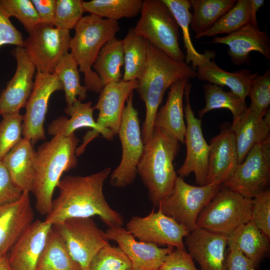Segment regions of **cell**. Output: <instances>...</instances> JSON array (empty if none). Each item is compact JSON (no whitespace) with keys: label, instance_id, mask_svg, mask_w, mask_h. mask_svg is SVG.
Listing matches in <instances>:
<instances>
[{"label":"cell","instance_id":"cell-40","mask_svg":"<svg viewBox=\"0 0 270 270\" xmlns=\"http://www.w3.org/2000/svg\"><path fill=\"white\" fill-rule=\"evenodd\" d=\"M0 8L8 17H15L30 34L40 22L30 0H0Z\"/></svg>","mask_w":270,"mask_h":270},{"label":"cell","instance_id":"cell-2","mask_svg":"<svg viewBox=\"0 0 270 270\" xmlns=\"http://www.w3.org/2000/svg\"><path fill=\"white\" fill-rule=\"evenodd\" d=\"M79 141L74 133L68 136L58 134L41 144L36 151L31 192L40 214L46 216L50 212L54 192L62 174L78 166L76 151Z\"/></svg>","mask_w":270,"mask_h":270},{"label":"cell","instance_id":"cell-19","mask_svg":"<svg viewBox=\"0 0 270 270\" xmlns=\"http://www.w3.org/2000/svg\"><path fill=\"white\" fill-rule=\"evenodd\" d=\"M184 242L201 270H226L227 236L196 228L184 238Z\"/></svg>","mask_w":270,"mask_h":270},{"label":"cell","instance_id":"cell-7","mask_svg":"<svg viewBox=\"0 0 270 270\" xmlns=\"http://www.w3.org/2000/svg\"><path fill=\"white\" fill-rule=\"evenodd\" d=\"M252 212V199L222 184L199 214L196 228L228 237L250 222Z\"/></svg>","mask_w":270,"mask_h":270},{"label":"cell","instance_id":"cell-26","mask_svg":"<svg viewBox=\"0 0 270 270\" xmlns=\"http://www.w3.org/2000/svg\"><path fill=\"white\" fill-rule=\"evenodd\" d=\"M189 80L183 79L172 84L165 104L155 116L154 128H158L180 142H184L186 125L184 121L183 98Z\"/></svg>","mask_w":270,"mask_h":270},{"label":"cell","instance_id":"cell-33","mask_svg":"<svg viewBox=\"0 0 270 270\" xmlns=\"http://www.w3.org/2000/svg\"><path fill=\"white\" fill-rule=\"evenodd\" d=\"M124 72L122 80H138L144 72L147 60L148 42L136 34L132 28L122 40Z\"/></svg>","mask_w":270,"mask_h":270},{"label":"cell","instance_id":"cell-25","mask_svg":"<svg viewBox=\"0 0 270 270\" xmlns=\"http://www.w3.org/2000/svg\"><path fill=\"white\" fill-rule=\"evenodd\" d=\"M270 112L268 109L265 114H260L248 106L240 118L231 126L238 164L243 162L254 145L270 138Z\"/></svg>","mask_w":270,"mask_h":270},{"label":"cell","instance_id":"cell-49","mask_svg":"<svg viewBox=\"0 0 270 270\" xmlns=\"http://www.w3.org/2000/svg\"><path fill=\"white\" fill-rule=\"evenodd\" d=\"M40 22L54 26L56 0H32Z\"/></svg>","mask_w":270,"mask_h":270},{"label":"cell","instance_id":"cell-32","mask_svg":"<svg viewBox=\"0 0 270 270\" xmlns=\"http://www.w3.org/2000/svg\"><path fill=\"white\" fill-rule=\"evenodd\" d=\"M36 270H82L80 265L70 256L52 226Z\"/></svg>","mask_w":270,"mask_h":270},{"label":"cell","instance_id":"cell-10","mask_svg":"<svg viewBox=\"0 0 270 270\" xmlns=\"http://www.w3.org/2000/svg\"><path fill=\"white\" fill-rule=\"evenodd\" d=\"M52 227L82 270H88L90 262L98 251L110 244L106 232L92 218H70Z\"/></svg>","mask_w":270,"mask_h":270},{"label":"cell","instance_id":"cell-47","mask_svg":"<svg viewBox=\"0 0 270 270\" xmlns=\"http://www.w3.org/2000/svg\"><path fill=\"white\" fill-rule=\"evenodd\" d=\"M6 44L23 47L24 40L20 32L0 8V47Z\"/></svg>","mask_w":270,"mask_h":270},{"label":"cell","instance_id":"cell-5","mask_svg":"<svg viewBox=\"0 0 270 270\" xmlns=\"http://www.w3.org/2000/svg\"><path fill=\"white\" fill-rule=\"evenodd\" d=\"M74 30L70 42V53L78 64L79 72L84 74L88 90L100 93L104 86L92 66L102 48L120 30L118 22L90 14L82 18Z\"/></svg>","mask_w":270,"mask_h":270},{"label":"cell","instance_id":"cell-35","mask_svg":"<svg viewBox=\"0 0 270 270\" xmlns=\"http://www.w3.org/2000/svg\"><path fill=\"white\" fill-rule=\"evenodd\" d=\"M206 106L198 112L200 118L210 110L226 108L231 112L236 123L246 112L248 107L243 100L231 90L226 92L220 86L208 83L204 86Z\"/></svg>","mask_w":270,"mask_h":270},{"label":"cell","instance_id":"cell-38","mask_svg":"<svg viewBox=\"0 0 270 270\" xmlns=\"http://www.w3.org/2000/svg\"><path fill=\"white\" fill-rule=\"evenodd\" d=\"M250 0H238L234 5L209 29L196 36L210 37L218 34H230L250 23Z\"/></svg>","mask_w":270,"mask_h":270},{"label":"cell","instance_id":"cell-44","mask_svg":"<svg viewBox=\"0 0 270 270\" xmlns=\"http://www.w3.org/2000/svg\"><path fill=\"white\" fill-rule=\"evenodd\" d=\"M250 222L270 238V191L252 198Z\"/></svg>","mask_w":270,"mask_h":270},{"label":"cell","instance_id":"cell-41","mask_svg":"<svg viewBox=\"0 0 270 270\" xmlns=\"http://www.w3.org/2000/svg\"><path fill=\"white\" fill-rule=\"evenodd\" d=\"M0 121V161L22 140L24 115L4 114Z\"/></svg>","mask_w":270,"mask_h":270},{"label":"cell","instance_id":"cell-34","mask_svg":"<svg viewBox=\"0 0 270 270\" xmlns=\"http://www.w3.org/2000/svg\"><path fill=\"white\" fill-rule=\"evenodd\" d=\"M236 2V0H190L193 9L190 26L196 36L209 29Z\"/></svg>","mask_w":270,"mask_h":270},{"label":"cell","instance_id":"cell-12","mask_svg":"<svg viewBox=\"0 0 270 270\" xmlns=\"http://www.w3.org/2000/svg\"><path fill=\"white\" fill-rule=\"evenodd\" d=\"M270 180V138L254 145L222 185L249 198L266 190Z\"/></svg>","mask_w":270,"mask_h":270},{"label":"cell","instance_id":"cell-50","mask_svg":"<svg viewBox=\"0 0 270 270\" xmlns=\"http://www.w3.org/2000/svg\"><path fill=\"white\" fill-rule=\"evenodd\" d=\"M264 0H250V24L254 26H258L256 12L264 5Z\"/></svg>","mask_w":270,"mask_h":270},{"label":"cell","instance_id":"cell-37","mask_svg":"<svg viewBox=\"0 0 270 270\" xmlns=\"http://www.w3.org/2000/svg\"><path fill=\"white\" fill-rule=\"evenodd\" d=\"M142 0H92L82 2L84 12L118 21L136 16L140 12Z\"/></svg>","mask_w":270,"mask_h":270},{"label":"cell","instance_id":"cell-43","mask_svg":"<svg viewBox=\"0 0 270 270\" xmlns=\"http://www.w3.org/2000/svg\"><path fill=\"white\" fill-rule=\"evenodd\" d=\"M248 96L250 98V107L260 114H265L270 104V71L268 70L252 81Z\"/></svg>","mask_w":270,"mask_h":270},{"label":"cell","instance_id":"cell-11","mask_svg":"<svg viewBox=\"0 0 270 270\" xmlns=\"http://www.w3.org/2000/svg\"><path fill=\"white\" fill-rule=\"evenodd\" d=\"M70 31L40 23L24 40L23 48L38 72L53 74L68 52Z\"/></svg>","mask_w":270,"mask_h":270},{"label":"cell","instance_id":"cell-48","mask_svg":"<svg viewBox=\"0 0 270 270\" xmlns=\"http://www.w3.org/2000/svg\"><path fill=\"white\" fill-rule=\"evenodd\" d=\"M226 270H256L253 263L240 251L233 247H228Z\"/></svg>","mask_w":270,"mask_h":270},{"label":"cell","instance_id":"cell-16","mask_svg":"<svg viewBox=\"0 0 270 270\" xmlns=\"http://www.w3.org/2000/svg\"><path fill=\"white\" fill-rule=\"evenodd\" d=\"M138 80L124 81L122 80L104 86L100 92L94 110L99 112L96 124L100 134L111 140L118 134L124 104L136 90Z\"/></svg>","mask_w":270,"mask_h":270},{"label":"cell","instance_id":"cell-20","mask_svg":"<svg viewBox=\"0 0 270 270\" xmlns=\"http://www.w3.org/2000/svg\"><path fill=\"white\" fill-rule=\"evenodd\" d=\"M206 184L222 185L234 174L238 165V154L230 127L224 126L209 144Z\"/></svg>","mask_w":270,"mask_h":270},{"label":"cell","instance_id":"cell-45","mask_svg":"<svg viewBox=\"0 0 270 270\" xmlns=\"http://www.w3.org/2000/svg\"><path fill=\"white\" fill-rule=\"evenodd\" d=\"M23 192L14 183L2 161H0V206L18 200Z\"/></svg>","mask_w":270,"mask_h":270},{"label":"cell","instance_id":"cell-14","mask_svg":"<svg viewBox=\"0 0 270 270\" xmlns=\"http://www.w3.org/2000/svg\"><path fill=\"white\" fill-rule=\"evenodd\" d=\"M126 230L140 241L174 248H186L184 238L190 232L184 226L153 208L146 216H133Z\"/></svg>","mask_w":270,"mask_h":270},{"label":"cell","instance_id":"cell-22","mask_svg":"<svg viewBox=\"0 0 270 270\" xmlns=\"http://www.w3.org/2000/svg\"><path fill=\"white\" fill-rule=\"evenodd\" d=\"M52 226L44 220L34 221L7 254L12 270H36Z\"/></svg>","mask_w":270,"mask_h":270},{"label":"cell","instance_id":"cell-21","mask_svg":"<svg viewBox=\"0 0 270 270\" xmlns=\"http://www.w3.org/2000/svg\"><path fill=\"white\" fill-rule=\"evenodd\" d=\"M34 218L30 192H24L18 200L0 206V258L8 254Z\"/></svg>","mask_w":270,"mask_h":270},{"label":"cell","instance_id":"cell-1","mask_svg":"<svg viewBox=\"0 0 270 270\" xmlns=\"http://www.w3.org/2000/svg\"><path fill=\"white\" fill-rule=\"evenodd\" d=\"M111 172L108 167L88 176H64L57 186L59 194L44 221L53 226L70 218L97 216L108 228L122 226L123 216L110 206L103 192Z\"/></svg>","mask_w":270,"mask_h":270},{"label":"cell","instance_id":"cell-13","mask_svg":"<svg viewBox=\"0 0 270 270\" xmlns=\"http://www.w3.org/2000/svg\"><path fill=\"white\" fill-rule=\"evenodd\" d=\"M190 90L191 86L188 82L184 95L186 98L184 115L186 122L184 142L186 154L183 164L176 172L182 178L194 172L196 184L202 186L206 184L210 146L202 134V121L195 116L192 109L190 100Z\"/></svg>","mask_w":270,"mask_h":270},{"label":"cell","instance_id":"cell-28","mask_svg":"<svg viewBox=\"0 0 270 270\" xmlns=\"http://www.w3.org/2000/svg\"><path fill=\"white\" fill-rule=\"evenodd\" d=\"M227 238L228 246L240 251L256 270L268 254L270 238L250 222L241 225Z\"/></svg>","mask_w":270,"mask_h":270},{"label":"cell","instance_id":"cell-31","mask_svg":"<svg viewBox=\"0 0 270 270\" xmlns=\"http://www.w3.org/2000/svg\"><path fill=\"white\" fill-rule=\"evenodd\" d=\"M124 64L122 40H119L114 36L102 48L92 67L104 86L122 80L121 67Z\"/></svg>","mask_w":270,"mask_h":270},{"label":"cell","instance_id":"cell-39","mask_svg":"<svg viewBox=\"0 0 270 270\" xmlns=\"http://www.w3.org/2000/svg\"><path fill=\"white\" fill-rule=\"evenodd\" d=\"M132 263L120 246L110 244L100 248L91 260L88 270H130Z\"/></svg>","mask_w":270,"mask_h":270},{"label":"cell","instance_id":"cell-30","mask_svg":"<svg viewBox=\"0 0 270 270\" xmlns=\"http://www.w3.org/2000/svg\"><path fill=\"white\" fill-rule=\"evenodd\" d=\"M169 8L177 23L182 30L184 47L186 50L184 62L192 63V68L196 71L197 68L208 60L215 57V52L206 50L204 54H200L194 46L191 40L189 26H190L192 14L190 12L191 7L189 0H162Z\"/></svg>","mask_w":270,"mask_h":270},{"label":"cell","instance_id":"cell-46","mask_svg":"<svg viewBox=\"0 0 270 270\" xmlns=\"http://www.w3.org/2000/svg\"><path fill=\"white\" fill-rule=\"evenodd\" d=\"M160 270H199L186 248H174L166 257Z\"/></svg>","mask_w":270,"mask_h":270},{"label":"cell","instance_id":"cell-18","mask_svg":"<svg viewBox=\"0 0 270 270\" xmlns=\"http://www.w3.org/2000/svg\"><path fill=\"white\" fill-rule=\"evenodd\" d=\"M106 232L109 240L116 242L128 257L132 270H160L166 256L174 248L138 241L122 226L108 228Z\"/></svg>","mask_w":270,"mask_h":270},{"label":"cell","instance_id":"cell-8","mask_svg":"<svg viewBox=\"0 0 270 270\" xmlns=\"http://www.w3.org/2000/svg\"><path fill=\"white\" fill-rule=\"evenodd\" d=\"M133 94L126 102L118 132L122 147V159L110 174V185L117 188H124L134 182L144 148L138 112L133 105Z\"/></svg>","mask_w":270,"mask_h":270},{"label":"cell","instance_id":"cell-3","mask_svg":"<svg viewBox=\"0 0 270 270\" xmlns=\"http://www.w3.org/2000/svg\"><path fill=\"white\" fill-rule=\"evenodd\" d=\"M196 76V72L192 67L174 60L148 42L146 68L136 89L146 106L141 132L144 144L152 135L154 117L166 90L177 81Z\"/></svg>","mask_w":270,"mask_h":270},{"label":"cell","instance_id":"cell-17","mask_svg":"<svg viewBox=\"0 0 270 270\" xmlns=\"http://www.w3.org/2000/svg\"><path fill=\"white\" fill-rule=\"evenodd\" d=\"M11 54L16 60V68L13 77L0 95L2 116L20 112V110L26 106L34 84L36 67L24 48L16 46Z\"/></svg>","mask_w":270,"mask_h":270},{"label":"cell","instance_id":"cell-52","mask_svg":"<svg viewBox=\"0 0 270 270\" xmlns=\"http://www.w3.org/2000/svg\"></svg>","mask_w":270,"mask_h":270},{"label":"cell","instance_id":"cell-23","mask_svg":"<svg viewBox=\"0 0 270 270\" xmlns=\"http://www.w3.org/2000/svg\"><path fill=\"white\" fill-rule=\"evenodd\" d=\"M211 44H222L228 46V54L236 65L248 64L251 52H258L266 58H270V41L266 31L250 23L226 36H216Z\"/></svg>","mask_w":270,"mask_h":270},{"label":"cell","instance_id":"cell-42","mask_svg":"<svg viewBox=\"0 0 270 270\" xmlns=\"http://www.w3.org/2000/svg\"><path fill=\"white\" fill-rule=\"evenodd\" d=\"M82 0H56L54 26L70 31L76 28L84 12Z\"/></svg>","mask_w":270,"mask_h":270},{"label":"cell","instance_id":"cell-24","mask_svg":"<svg viewBox=\"0 0 270 270\" xmlns=\"http://www.w3.org/2000/svg\"><path fill=\"white\" fill-rule=\"evenodd\" d=\"M92 105L91 101L82 102L78 99L72 106H66L64 109L65 113L70 116L69 118L64 116L58 117L49 124L47 128L49 135L68 136L78 128H92V130L87 132L83 137L82 143L76 148V156L81 155L86 146L100 135L98 128L93 117L94 110Z\"/></svg>","mask_w":270,"mask_h":270},{"label":"cell","instance_id":"cell-51","mask_svg":"<svg viewBox=\"0 0 270 270\" xmlns=\"http://www.w3.org/2000/svg\"><path fill=\"white\" fill-rule=\"evenodd\" d=\"M0 270H12L8 264L7 255L0 258Z\"/></svg>","mask_w":270,"mask_h":270},{"label":"cell","instance_id":"cell-9","mask_svg":"<svg viewBox=\"0 0 270 270\" xmlns=\"http://www.w3.org/2000/svg\"><path fill=\"white\" fill-rule=\"evenodd\" d=\"M221 186L216 183L192 186L178 176L172 192L158 208L190 232L197 228L196 221L199 214Z\"/></svg>","mask_w":270,"mask_h":270},{"label":"cell","instance_id":"cell-27","mask_svg":"<svg viewBox=\"0 0 270 270\" xmlns=\"http://www.w3.org/2000/svg\"><path fill=\"white\" fill-rule=\"evenodd\" d=\"M36 151L30 140L24 137L2 160L14 183L23 192H31L34 176Z\"/></svg>","mask_w":270,"mask_h":270},{"label":"cell","instance_id":"cell-6","mask_svg":"<svg viewBox=\"0 0 270 270\" xmlns=\"http://www.w3.org/2000/svg\"><path fill=\"white\" fill-rule=\"evenodd\" d=\"M134 32L174 60L185 63L180 48L179 26L162 0H143Z\"/></svg>","mask_w":270,"mask_h":270},{"label":"cell","instance_id":"cell-36","mask_svg":"<svg viewBox=\"0 0 270 270\" xmlns=\"http://www.w3.org/2000/svg\"><path fill=\"white\" fill-rule=\"evenodd\" d=\"M78 67L73 56L68 52L58 64L54 72L62 83L67 107L72 106L78 99L82 102L87 97L88 90L80 84Z\"/></svg>","mask_w":270,"mask_h":270},{"label":"cell","instance_id":"cell-4","mask_svg":"<svg viewBox=\"0 0 270 270\" xmlns=\"http://www.w3.org/2000/svg\"><path fill=\"white\" fill-rule=\"evenodd\" d=\"M180 142L162 130L154 128L144 144L137 171L154 206L172 192L178 176L173 164L180 148Z\"/></svg>","mask_w":270,"mask_h":270},{"label":"cell","instance_id":"cell-29","mask_svg":"<svg viewBox=\"0 0 270 270\" xmlns=\"http://www.w3.org/2000/svg\"><path fill=\"white\" fill-rule=\"evenodd\" d=\"M198 80L218 86H226L230 90L246 100L252 80L258 75L246 70L231 72L220 68L214 60H208L196 68Z\"/></svg>","mask_w":270,"mask_h":270},{"label":"cell","instance_id":"cell-15","mask_svg":"<svg viewBox=\"0 0 270 270\" xmlns=\"http://www.w3.org/2000/svg\"><path fill=\"white\" fill-rule=\"evenodd\" d=\"M61 90L62 83L54 74L36 72L22 122V136L33 144L46 138L44 124L48 100L54 92Z\"/></svg>","mask_w":270,"mask_h":270}]
</instances>
